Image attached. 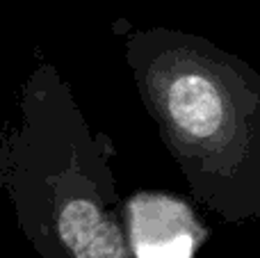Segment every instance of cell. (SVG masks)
<instances>
[{"instance_id":"obj_1","label":"cell","mask_w":260,"mask_h":258,"mask_svg":"<svg viewBox=\"0 0 260 258\" xmlns=\"http://www.w3.org/2000/svg\"><path fill=\"white\" fill-rule=\"evenodd\" d=\"M123 50L194 204L229 224L260 219V73L210 39L165 27L135 32Z\"/></svg>"},{"instance_id":"obj_2","label":"cell","mask_w":260,"mask_h":258,"mask_svg":"<svg viewBox=\"0 0 260 258\" xmlns=\"http://www.w3.org/2000/svg\"><path fill=\"white\" fill-rule=\"evenodd\" d=\"M108 133L94 131L71 85L39 62L0 131V190L39 258H133Z\"/></svg>"},{"instance_id":"obj_3","label":"cell","mask_w":260,"mask_h":258,"mask_svg":"<svg viewBox=\"0 0 260 258\" xmlns=\"http://www.w3.org/2000/svg\"><path fill=\"white\" fill-rule=\"evenodd\" d=\"M123 224L133 258H194L210 236L194 206L169 192L130 195Z\"/></svg>"}]
</instances>
